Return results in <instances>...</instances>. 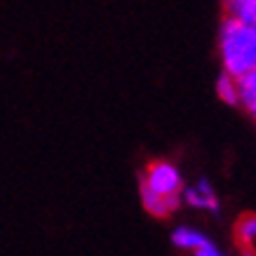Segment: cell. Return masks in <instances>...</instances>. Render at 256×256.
<instances>
[{
	"label": "cell",
	"mask_w": 256,
	"mask_h": 256,
	"mask_svg": "<svg viewBox=\"0 0 256 256\" xmlns=\"http://www.w3.org/2000/svg\"><path fill=\"white\" fill-rule=\"evenodd\" d=\"M218 47H221L224 73L238 78L242 73L256 68L254 24H242L233 16H226L221 24V33H218Z\"/></svg>",
	"instance_id": "cell-1"
},
{
	"label": "cell",
	"mask_w": 256,
	"mask_h": 256,
	"mask_svg": "<svg viewBox=\"0 0 256 256\" xmlns=\"http://www.w3.org/2000/svg\"><path fill=\"white\" fill-rule=\"evenodd\" d=\"M141 181L160 195L181 193V188H184V181H181L178 170L172 162H167V160H156V162L148 164V170Z\"/></svg>",
	"instance_id": "cell-2"
},
{
	"label": "cell",
	"mask_w": 256,
	"mask_h": 256,
	"mask_svg": "<svg viewBox=\"0 0 256 256\" xmlns=\"http://www.w3.org/2000/svg\"><path fill=\"white\" fill-rule=\"evenodd\" d=\"M141 202H144V207H146L153 216H170L172 212L178 210V204H181V193H172V195H160L156 193L153 188H148L144 181H141Z\"/></svg>",
	"instance_id": "cell-3"
},
{
	"label": "cell",
	"mask_w": 256,
	"mask_h": 256,
	"mask_svg": "<svg viewBox=\"0 0 256 256\" xmlns=\"http://www.w3.org/2000/svg\"><path fill=\"white\" fill-rule=\"evenodd\" d=\"M181 200H186L190 207H198V210H216L218 207L214 188L207 178H200L190 188H181Z\"/></svg>",
	"instance_id": "cell-4"
},
{
	"label": "cell",
	"mask_w": 256,
	"mask_h": 256,
	"mask_svg": "<svg viewBox=\"0 0 256 256\" xmlns=\"http://www.w3.org/2000/svg\"><path fill=\"white\" fill-rule=\"evenodd\" d=\"M235 85H238V106L252 113H256V68L247 70L235 78Z\"/></svg>",
	"instance_id": "cell-5"
},
{
	"label": "cell",
	"mask_w": 256,
	"mask_h": 256,
	"mask_svg": "<svg viewBox=\"0 0 256 256\" xmlns=\"http://www.w3.org/2000/svg\"><path fill=\"white\" fill-rule=\"evenodd\" d=\"M228 16L242 24H256V0H224Z\"/></svg>",
	"instance_id": "cell-6"
},
{
	"label": "cell",
	"mask_w": 256,
	"mask_h": 256,
	"mask_svg": "<svg viewBox=\"0 0 256 256\" xmlns=\"http://www.w3.org/2000/svg\"><path fill=\"white\" fill-rule=\"evenodd\" d=\"M235 238L242 249H252L256 238V216L254 214H242L235 224Z\"/></svg>",
	"instance_id": "cell-7"
},
{
	"label": "cell",
	"mask_w": 256,
	"mask_h": 256,
	"mask_svg": "<svg viewBox=\"0 0 256 256\" xmlns=\"http://www.w3.org/2000/svg\"><path fill=\"white\" fill-rule=\"evenodd\" d=\"M172 242L176 244L178 249H186V252H193V249L202 247L204 242H210L202 233L193 230V228H176L172 233Z\"/></svg>",
	"instance_id": "cell-8"
},
{
	"label": "cell",
	"mask_w": 256,
	"mask_h": 256,
	"mask_svg": "<svg viewBox=\"0 0 256 256\" xmlns=\"http://www.w3.org/2000/svg\"><path fill=\"white\" fill-rule=\"evenodd\" d=\"M216 92H218V96H221L226 104L238 106V85H235V78H233V76L224 73V76L216 80Z\"/></svg>",
	"instance_id": "cell-9"
},
{
	"label": "cell",
	"mask_w": 256,
	"mask_h": 256,
	"mask_svg": "<svg viewBox=\"0 0 256 256\" xmlns=\"http://www.w3.org/2000/svg\"><path fill=\"white\" fill-rule=\"evenodd\" d=\"M193 256H226V254L218 247H214L212 242H204L202 247L193 249Z\"/></svg>",
	"instance_id": "cell-10"
},
{
	"label": "cell",
	"mask_w": 256,
	"mask_h": 256,
	"mask_svg": "<svg viewBox=\"0 0 256 256\" xmlns=\"http://www.w3.org/2000/svg\"><path fill=\"white\" fill-rule=\"evenodd\" d=\"M242 256H254V252H249V249H242Z\"/></svg>",
	"instance_id": "cell-11"
}]
</instances>
